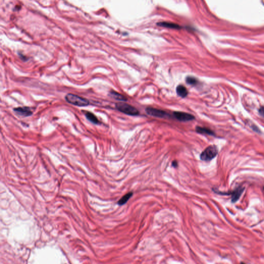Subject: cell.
Segmentation results:
<instances>
[{"instance_id":"cell-14","label":"cell","mask_w":264,"mask_h":264,"mask_svg":"<svg viewBox=\"0 0 264 264\" xmlns=\"http://www.w3.org/2000/svg\"><path fill=\"white\" fill-rule=\"evenodd\" d=\"M159 25L160 26L169 27V28H179L180 27L177 24H175L172 23H168V22H162V23H159Z\"/></svg>"},{"instance_id":"cell-4","label":"cell","mask_w":264,"mask_h":264,"mask_svg":"<svg viewBox=\"0 0 264 264\" xmlns=\"http://www.w3.org/2000/svg\"><path fill=\"white\" fill-rule=\"evenodd\" d=\"M245 189V188L243 187L240 186L238 187L237 188H236L234 191L231 192H230L228 193H225V192H220L218 191L213 190L217 194H220V195H232V202L233 203L236 202V201L238 200V199H240L241 195L243 194Z\"/></svg>"},{"instance_id":"cell-2","label":"cell","mask_w":264,"mask_h":264,"mask_svg":"<svg viewBox=\"0 0 264 264\" xmlns=\"http://www.w3.org/2000/svg\"><path fill=\"white\" fill-rule=\"evenodd\" d=\"M218 153V148L216 146L212 145L208 146L200 155V159L203 161H210L214 159Z\"/></svg>"},{"instance_id":"cell-9","label":"cell","mask_w":264,"mask_h":264,"mask_svg":"<svg viewBox=\"0 0 264 264\" xmlns=\"http://www.w3.org/2000/svg\"><path fill=\"white\" fill-rule=\"evenodd\" d=\"M176 92L178 95L182 98H185L188 95V91L186 88L181 85H179L176 87Z\"/></svg>"},{"instance_id":"cell-5","label":"cell","mask_w":264,"mask_h":264,"mask_svg":"<svg viewBox=\"0 0 264 264\" xmlns=\"http://www.w3.org/2000/svg\"><path fill=\"white\" fill-rule=\"evenodd\" d=\"M146 111L149 115L157 118H166L169 116L168 114L164 111L157 109L155 108H151V107H148L146 108Z\"/></svg>"},{"instance_id":"cell-16","label":"cell","mask_w":264,"mask_h":264,"mask_svg":"<svg viewBox=\"0 0 264 264\" xmlns=\"http://www.w3.org/2000/svg\"><path fill=\"white\" fill-rule=\"evenodd\" d=\"M172 167L174 168H176L178 166V162L176 160H174L172 163Z\"/></svg>"},{"instance_id":"cell-1","label":"cell","mask_w":264,"mask_h":264,"mask_svg":"<svg viewBox=\"0 0 264 264\" xmlns=\"http://www.w3.org/2000/svg\"><path fill=\"white\" fill-rule=\"evenodd\" d=\"M65 99L70 104L79 107H85L89 104V101L87 99L71 93L67 95Z\"/></svg>"},{"instance_id":"cell-3","label":"cell","mask_w":264,"mask_h":264,"mask_svg":"<svg viewBox=\"0 0 264 264\" xmlns=\"http://www.w3.org/2000/svg\"><path fill=\"white\" fill-rule=\"evenodd\" d=\"M116 108L120 112L130 116H137L139 114V111L133 106L125 103H118L116 104Z\"/></svg>"},{"instance_id":"cell-15","label":"cell","mask_w":264,"mask_h":264,"mask_svg":"<svg viewBox=\"0 0 264 264\" xmlns=\"http://www.w3.org/2000/svg\"><path fill=\"white\" fill-rule=\"evenodd\" d=\"M259 113L261 116L264 117V107H261L259 109Z\"/></svg>"},{"instance_id":"cell-8","label":"cell","mask_w":264,"mask_h":264,"mask_svg":"<svg viewBox=\"0 0 264 264\" xmlns=\"http://www.w3.org/2000/svg\"><path fill=\"white\" fill-rule=\"evenodd\" d=\"M85 115L87 119L92 123H93L95 124H99V123H100L99 120H98L97 117L95 116V115L92 113L89 112V111H85Z\"/></svg>"},{"instance_id":"cell-17","label":"cell","mask_w":264,"mask_h":264,"mask_svg":"<svg viewBox=\"0 0 264 264\" xmlns=\"http://www.w3.org/2000/svg\"></svg>"},{"instance_id":"cell-12","label":"cell","mask_w":264,"mask_h":264,"mask_svg":"<svg viewBox=\"0 0 264 264\" xmlns=\"http://www.w3.org/2000/svg\"><path fill=\"white\" fill-rule=\"evenodd\" d=\"M109 95L112 98L117 100L122 101H125L127 100L126 97L114 91H111L109 92Z\"/></svg>"},{"instance_id":"cell-7","label":"cell","mask_w":264,"mask_h":264,"mask_svg":"<svg viewBox=\"0 0 264 264\" xmlns=\"http://www.w3.org/2000/svg\"><path fill=\"white\" fill-rule=\"evenodd\" d=\"M14 111L17 114H19L21 116L25 117L31 116H32L33 113L32 108H29V107H27V106L15 108L14 109Z\"/></svg>"},{"instance_id":"cell-13","label":"cell","mask_w":264,"mask_h":264,"mask_svg":"<svg viewBox=\"0 0 264 264\" xmlns=\"http://www.w3.org/2000/svg\"><path fill=\"white\" fill-rule=\"evenodd\" d=\"M186 82L187 84L192 85V86H196L198 84V80L196 78L191 76H188L186 79Z\"/></svg>"},{"instance_id":"cell-11","label":"cell","mask_w":264,"mask_h":264,"mask_svg":"<svg viewBox=\"0 0 264 264\" xmlns=\"http://www.w3.org/2000/svg\"><path fill=\"white\" fill-rule=\"evenodd\" d=\"M133 195V192H130L127 194H125V195H123V197L118 201V205H123L124 204H125L127 201H129Z\"/></svg>"},{"instance_id":"cell-10","label":"cell","mask_w":264,"mask_h":264,"mask_svg":"<svg viewBox=\"0 0 264 264\" xmlns=\"http://www.w3.org/2000/svg\"><path fill=\"white\" fill-rule=\"evenodd\" d=\"M196 132L201 134H206L209 135H214L215 134L212 130L210 129L206 128V127H197L195 128Z\"/></svg>"},{"instance_id":"cell-6","label":"cell","mask_w":264,"mask_h":264,"mask_svg":"<svg viewBox=\"0 0 264 264\" xmlns=\"http://www.w3.org/2000/svg\"><path fill=\"white\" fill-rule=\"evenodd\" d=\"M173 116L174 118L180 121H189L195 119V117L192 114L182 111H174Z\"/></svg>"}]
</instances>
